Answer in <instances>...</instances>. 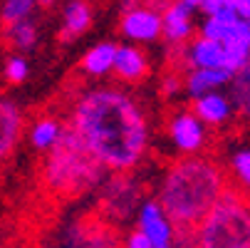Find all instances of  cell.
<instances>
[{
    "mask_svg": "<svg viewBox=\"0 0 250 248\" xmlns=\"http://www.w3.org/2000/svg\"><path fill=\"white\" fill-rule=\"evenodd\" d=\"M69 127L106 171L129 174L149 152V117L122 87L84 90L72 104Z\"/></svg>",
    "mask_w": 250,
    "mask_h": 248,
    "instance_id": "1",
    "label": "cell"
},
{
    "mask_svg": "<svg viewBox=\"0 0 250 248\" xmlns=\"http://www.w3.org/2000/svg\"><path fill=\"white\" fill-rule=\"evenodd\" d=\"M228 191L223 166L210 157H178L161 176L159 203L178 228H198Z\"/></svg>",
    "mask_w": 250,
    "mask_h": 248,
    "instance_id": "2",
    "label": "cell"
},
{
    "mask_svg": "<svg viewBox=\"0 0 250 248\" xmlns=\"http://www.w3.org/2000/svg\"><path fill=\"white\" fill-rule=\"evenodd\" d=\"M42 181L50 194L72 199V196H84L97 189H104L106 169L84 147V141L77 136V132L67 124L60 144L45 154Z\"/></svg>",
    "mask_w": 250,
    "mask_h": 248,
    "instance_id": "3",
    "label": "cell"
},
{
    "mask_svg": "<svg viewBox=\"0 0 250 248\" xmlns=\"http://www.w3.org/2000/svg\"><path fill=\"white\" fill-rule=\"evenodd\" d=\"M196 231L201 248H250V194L228 186Z\"/></svg>",
    "mask_w": 250,
    "mask_h": 248,
    "instance_id": "4",
    "label": "cell"
},
{
    "mask_svg": "<svg viewBox=\"0 0 250 248\" xmlns=\"http://www.w3.org/2000/svg\"><path fill=\"white\" fill-rule=\"evenodd\" d=\"M141 203V184L131 174H114L112 179H106L102 189L104 219L126 221L131 214H139Z\"/></svg>",
    "mask_w": 250,
    "mask_h": 248,
    "instance_id": "5",
    "label": "cell"
},
{
    "mask_svg": "<svg viewBox=\"0 0 250 248\" xmlns=\"http://www.w3.org/2000/svg\"><path fill=\"white\" fill-rule=\"evenodd\" d=\"M166 134L181 157H198L208 144V127L191 110L176 112L166 124Z\"/></svg>",
    "mask_w": 250,
    "mask_h": 248,
    "instance_id": "6",
    "label": "cell"
},
{
    "mask_svg": "<svg viewBox=\"0 0 250 248\" xmlns=\"http://www.w3.org/2000/svg\"><path fill=\"white\" fill-rule=\"evenodd\" d=\"M119 32L131 45H149L164 38V18L161 10L154 5H139L124 10L119 18Z\"/></svg>",
    "mask_w": 250,
    "mask_h": 248,
    "instance_id": "7",
    "label": "cell"
},
{
    "mask_svg": "<svg viewBox=\"0 0 250 248\" xmlns=\"http://www.w3.org/2000/svg\"><path fill=\"white\" fill-rule=\"evenodd\" d=\"M136 231L146 236L151 248H173L176 236H178V226L173 224V219L166 214L156 199L141 203L136 214Z\"/></svg>",
    "mask_w": 250,
    "mask_h": 248,
    "instance_id": "8",
    "label": "cell"
},
{
    "mask_svg": "<svg viewBox=\"0 0 250 248\" xmlns=\"http://www.w3.org/2000/svg\"><path fill=\"white\" fill-rule=\"evenodd\" d=\"M64 248H122L117 228L102 219H82L64 231Z\"/></svg>",
    "mask_w": 250,
    "mask_h": 248,
    "instance_id": "9",
    "label": "cell"
},
{
    "mask_svg": "<svg viewBox=\"0 0 250 248\" xmlns=\"http://www.w3.org/2000/svg\"><path fill=\"white\" fill-rule=\"evenodd\" d=\"M22 132H25V119L20 104L8 97H0V164L13 157L22 139Z\"/></svg>",
    "mask_w": 250,
    "mask_h": 248,
    "instance_id": "10",
    "label": "cell"
},
{
    "mask_svg": "<svg viewBox=\"0 0 250 248\" xmlns=\"http://www.w3.org/2000/svg\"><path fill=\"white\" fill-rule=\"evenodd\" d=\"M191 112H193L206 127L218 129V127H226L238 110H235L230 94H228L226 90H221V92H210V94H203V97L193 99Z\"/></svg>",
    "mask_w": 250,
    "mask_h": 248,
    "instance_id": "11",
    "label": "cell"
},
{
    "mask_svg": "<svg viewBox=\"0 0 250 248\" xmlns=\"http://www.w3.org/2000/svg\"><path fill=\"white\" fill-rule=\"evenodd\" d=\"M164 18V40L168 45H181L186 47L193 40V10H188L186 5H181L178 0H168V5L161 13Z\"/></svg>",
    "mask_w": 250,
    "mask_h": 248,
    "instance_id": "12",
    "label": "cell"
},
{
    "mask_svg": "<svg viewBox=\"0 0 250 248\" xmlns=\"http://www.w3.org/2000/svg\"><path fill=\"white\" fill-rule=\"evenodd\" d=\"M181 60L184 65L191 69H218L226 67V47L223 43L216 40H208L203 35H196V38L181 50Z\"/></svg>",
    "mask_w": 250,
    "mask_h": 248,
    "instance_id": "13",
    "label": "cell"
},
{
    "mask_svg": "<svg viewBox=\"0 0 250 248\" xmlns=\"http://www.w3.org/2000/svg\"><path fill=\"white\" fill-rule=\"evenodd\" d=\"M117 50L119 45L109 43V40H102L97 45H92L82 60H80V69L84 77L92 80H104L106 75H114V65H117Z\"/></svg>",
    "mask_w": 250,
    "mask_h": 248,
    "instance_id": "14",
    "label": "cell"
},
{
    "mask_svg": "<svg viewBox=\"0 0 250 248\" xmlns=\"http://www.w3.org/2000/svg\"><path fill=\"white\" fill-rule=\"evenodd\" d=\"M149 75V57L139 45L124 43L117 50V65H114V77L122 82H141Z\"/></svg>",
    "mask_w": 250,
    "mask_h": 248,
    "instance_id": "15",
    "label": "cell"
},
{
    "mask_svg": "<svg viewBox=\"0 0 250 248\" xmlns=\"http://www.w3.org/2000/svg\"><path fill=\"white\" fill-rule=\"evenodd\" d=\"M92 20H94V8L89 0H67L60 20L62 40H75L80 35H84L92 27Z\"/></svg>",
    "mask_w": 250,
    "mask_h": 248,
    "instance_id": "16",
    "label": "cell"
},
{
    "mask_svg": "<svg viewBox=\"0 0 250 248\" xmlns=\"http://www.w3.org/2000/svg\"><path fill=\"white\" fill-rule=\"evenodd\" d=\"M233 80V72H228L226 67H218V69H191L186 75L184 85H186V94L191 99H198L203 94H210V92H221L230 85Z\"/></svg>",
    "mask_w": 250,
    "mask_h": 248,
    "instance_id": "17",
    "label": "cell"
},
{
    "mask_svg": "<svg viewBox=\"0 0 250 248\" xmlns=\"http://www.w3.org/2000/svg\"><path fill=\"white\" fill-rule=\"evenodd\" d=\"M64 129H67V127H64L57 117L45 114V117H38V119L27 127V139H30L32 149L47 154V152H52V149L60 144V139L64 136Z\"/></svg>",
    "mask_w": 250,
    "mask_h": 248,
    "instance_id": "18",
    "label": "cell"
},
{
    "mask_svg": "<svg viewBox=\"0 0 250 248\" xmlns=\"http://www.w3.org/2000/svg\"><path fill=\"white\" fill-rule=\"evenodd\" d=\"M226 47V69L228 72H238L250 62V23L240 20L235 30L228 35V40L223 43Z\"/></svg>",
    "mask_w": 250,
    "mask_h": 248,
    "instance_id": "19",
    "label": "cell"
},
{
    "mask_svg": "<svg viewBox=\"0 0 250 248\" xmlns=\"http://www.w3.org/2000/svg\"><path fill=\"white\" fill-rule=\"evenodd\" d=\"M238 23H240V18L233 10H223L218 15L203 18V23L198 27V35H203V38H208V40H216V43H226L228 35L235 30Z\"/></svg>",
    "mask_w": 250,
    "mask_h": 248,
    "instance_id": "20",
    "label": "cell"
},
{
    "mask_svg": "<svg viewBox=\"0 0 250 248\" xmlns=\"http://www.w3.org/2000/svg\"><path fill=\"white\" fill-rule=\"evenodd\" d=\"M228 171L235 181V189L250 194V147H240L230 154Z\"/></svg>",
    "mask_w": 250,
    "mask_h": 248,
    "instance_id": "21",
    "label": "cell"
},
{
    "mask_svg": "<svg viewBox=\"0 0 250 248\" xmlns=\"http://www.w3.org/2000/svg\"><path fill=\"white\" fill-rule=\"evenodd\" d=\"M38 5H40L38 0H0V20L8 27H13L18 23L30 20Z\"/></svg>",
    "mask_w": 250,
    "mask_h": 248,
    "instance_id": "22",
    "label": "cell"
},
{
    "mask_svg": "<svg viewBox=\"0 0 250 248\" xmlns=\"http://www.w3.org/2000/svg\"><path fill=\"white\" fill-rule=\"evenodd\" d=\"M228 94H230V99H233L238 112L245 114L250 110V62L233 75V80L228 85Z\"/></svg>",
    "mask_w": 250,
    "mask_h": 248,
    "instance_id": "23",
    "label": "cell"
},
{
    "mask_svg": "<svg viewBox=\"0 0 250 248\" xmlns=\"http://www.w3.org/2000/svg\"><path fill=\"white\" fill-rule=\"evenodd\" d=\"M8 40L15 50L20 52H30L35 45H38L40 40V32H38V25H35L32 20H25V23H18L13 27H8Z\"/></svg>",
    "mask_w": 250,
    "mask_h": 248,
    "instance_id": "24",
    "label": "cell"
},
{
    "mask_svg": "<svg viewBox=\"0 0 250 248\" xmlns=\"http://www.w3.org/2000/svg\"><path fill=\"white\" fill-rule=\"evenodd\" d=\"M3 75L10 85H22L27 77H30V65L22 55H10L5 60V67H3Z\"/></svg>",
    "mask_w": 250,
    "mask_h": 248,
    "instance_id": "25",
    "label": "cell"
},
{
    "mask_svg": "<svg viewBox=\"0 0 250 248\" xmlns=\"http://www.w3.org/2000/svg\"><path fill=\"white\" fill-rule=\"evenodd\" d=\"M184 90H186V85H184V80L178 77L176 72H168V75H164V80H161V94H164L166 99L176 97L178 92H184Z\"/></svg>",
    "mask_w": 250,
    "mask_h": 248,
    "instance_id": "26",
    "label": "cell"
},
{
    "mask_svg": "<svg viewBox=\"0 0 250 248\" xmlns=\"http://www.w3.org/2000/svg\"><path fill=\"white\" fill-rule=\"evenodd\" d=\"M173 248H201V238L196 228H178L176 246Z\"/></svg>",
    "mask_w": 250,
    "mask_h": 248,
    "instance_id": "27",
    "label": "cell"
},
{
    "mask_svg": "<svg viewBox=\"0 0 250 248\" xmlns=\"http://www.w3.org/2000/svg\"><path fill=\"white\" fill-rule=\"evenodd\" d=\"M223 10H230V0H203L201 5V13L208 18V15H218Z\"/></svg>",
    "mask_w": 250,
    "mask_h": 248,
    "instance_id": "28",
    "label": "cell"
},
{
    "mask_svg": "<svg viewBox=\"0 0 250 248\" xmlns=\"http://www.w3.org/2000/svg\"><path fill=\"white\" fill-rule=\"evenodd\" d=\"M122 248H151V243L146 241V236L141 231H131L126 236V241L122 243Z\"/></svg>",
    "mask_w": 250,
    "mask_h": 248,
    "instance_id": "29",
    "label": "cell"
},
{
    "mask_svg": "<svg viewBox=\"0 0 250 248\" xmlns=\"http://www.w3.org/2000/svg\"><path fill=\"white\" fill-rule=\"evenodd\" d=\"M230 10L240 18L250 23V0H230Z\"/></svg>",
    "mask_w": 250,
    "mask_h": 248,
    "instance_id": "30",
    "label": "cell"
},
{
    "mask_svg": "<svg viewBox=\"0 0 250 248\" xmlns=\"http://www.w3.org/2000/svg\"><path fill=\"white\" fill-rule=\"evenodd\" d=\"M119 5H122V13H124V10H131V8L144 5V0H119Z\"/></svg>",
    "mask_w": 250,
    "mask_h": 248,
    "instance_id": "31",
    "label": "cell"
},
{
    "mask_svg": "<svg viewBox=\"0 0 250 248\" xmlns=\"http://www.w3.org/2000/svg\"><path fill=\"white\" fill-rule=\"evenodd\" d=\"M178 3H181V5H186L188 10H201V5H203V0H178Z\"/></svg>",
    "mask_w": 250,
    "mask_h": 248,
    "instance_id": "32",
    "label": "cell"
},
{
    "mask_svg": "<svg viewBox=\"0 0 250 248\" xmlns=\"http://www.w3.org/2000/svg\"><path fill=\"white\" fill-rule=\"evenodd\" d=\"M38 3H40V5H45V8H50V5H55V3H57V0H38Z\"/></svg>",
    "mask_w": 250,
    "mask_h": 248,
    "instance_id": "33",
    "label": "cell"
},
{
    "mask_svg": "<svg viewBox=\"0 0 250 248\" xmlns=\"http://www.w3.org/2000/svg\"><path fill=\"white\" fill-rule=\"evenodd\" d=\"M245 117H248V119H250V110H248V112H245Z\"/></svg>",
    "mask_w": 250,
    "mask_h": 248,
    "instance_id": "34",
    "label": "cell"
}]
</instances>
